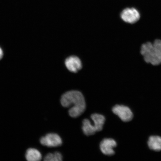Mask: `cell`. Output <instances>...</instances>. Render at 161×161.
<instances>
[{"label":"cell","mask_w":161,"mask_h":161,"mask_svg":"<svg viewBox=\"0 0 161 161\" xmlns=\"http://www.w3.org/2000/svg\"><path fill=\"white\" fill-rule=\"evenodd\" d=\"M62 105L69 108V114L72 118L78 117L83 113L86 108L84 97L78 91L72 90L63 94L60 99Z\"/></svg>","instance_id":"obj_1"},{"label":"cell","mask_w":161,"mask_h":161,"mask_svg":"<svg viewBox=\"0 0 161 161\" xmlns=\"http://www.w3.org/2000/svg\"><path fill=\"white\" fill-rule=\"evenodd\" d=\"M120 17L122 21L130 25H134L140 21L141 15L137 9L134 8H127L120 13Z\"/></svg>","instance_id":"obj_4"},{"label":"cell","mask_w":161,"mask_h":161,"mask_svg":"<svg viewBox=\"0 0 161 161\" xmlns=\"http://www.w3.org/2000/svg\"><path fill=\"white\" fill-rule=\"evenodd\" d=\"M3 49L0 47V60L3 58Z\"/></svg>","instance_id":"obj_12"},{"label":"cell","mask_w":161,"mask_h":161,"mask_svg":"<svg viewBox=\"0 0 161 161\" xmlns=\"http://www.w3.org/2000/svg\"><path fill=\"white\" fill-rule=\"evenodd\" d=\"M40 142L43 146L47 147H57L61 145L62 140L58 134L50 133L42 137L40 139Z\"/></svg>","instance_id":"obj_6"},{"label":"cell","mask_w":161,"mask_h":161,"mask_svg":"<svg viewBox=\"0 0 161 161\" xmlns=\"http://www.w3.org/2000/svg\"><path fill=\"white\" fill-rule=\"evenodd\" d=\"M116 146L115 140L112 138H105L100 142V147L103 153L106 155L112 156L115 153L114 149Z\"/></svg>","instance_id":"obj_7"},{"label":"cell","mask_w":161,"mask_h":161,"mask_svg":"<svg viewBox=\"0 0 161 161\" xmlns=\"http://www.w3.org/2000/svg\"><path fill=\"white\" fill-rule=\"evenodd\" d=\"M112 112L125 122H129L133 118V114L129 108L124 105H116L112 108Z\"/></svg>","instance_id":"obj_5"},{"label":"cell","mask_w":161,"mask_h":161,"mask_svg":"<svg viewBox=\"0 0 161 161\" xmlns=\"http://www.w3.org/2000/svg\"><path fill=\"white\" fill-rule=\"evenodd\" d=\"M148 146L151 150L159 152L161 151V137L158 136H152L149 138Z\"/></svg>","instance_id":"obj_9"},{"label":"cell","mask_w":161,"mask_h":161,"mask_svg":"<svg viewBox=\"0 0 161 161\" xmlns=\"http://www.w3.org/2000/svg\"><path fill=\"white\" fill-rule=\"evenodd\" d=\"M44 160L45 161H60L62 160V156L60 153L55 152L53 153H49L44 158Z\"/></svg>","instance_id":"obj_11"},{"label":"cell","mask_w":161,"mask_h":161,"mask_svg":"<svg viewBox=\"0 0 161 161\" xmlns=\"http://www.w3.org/2000/svg\"><path fill=\"white\" fill-rule=\"evenodd\" d=\"M65 65L66 68L70 72H77L82 68V63L80 59L77 56H71L65 60Z\"/></svg>","instance_id":"obj_8"},{"label":"cell","mask_w":161,"mask_h":161,"mask_svg":"<svg viewBox=\"0 0 161 161\" xmlns=\"http://www.w3.org/2000/svg\"><path fill=\"white\" fill-rule=\"evenodd\" d=\"M140 53L146 63L154 66L161 65V39L147 42L140 46Z\"/></svg>","instance_id":"obj_2"},{"label":"cell","mask_w":161,"mask_h":161,"mask_svg":"<svg viewBox=\"0 0 161 161\" xmlns=\"http://www.w3.org/2000/svg\"><path fill=\"white\" fill-rule=\"evenodd\" d=\"M91 118L93 121V124L86 119L82 121V130L84 134L87 136L92 135L96 132L100 131L102 130L105 123V117L102 114H92L91 116Z\"/></svg>","instance_id":"obj_3"},{"label":"cell","mask_w":161,"mask_h":161,"mask_svg":"<svg viewBox=\"0 0 161 161\" xmlns=\"http://www.w3.org/2000/svg\"><path fill=\"white\" fill-rule=\"evenodd\" d=\"M25 157L29 161H39L41 160L42 155L39 150L34 148H30L26 151Z\"/></svg>","instance_id":"obj_10"}]
</instances>
